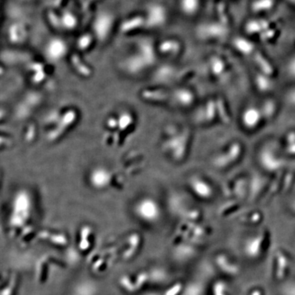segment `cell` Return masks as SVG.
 Here are the masks:
<instances>
[{"instance_id": "3", "label": "cell", "mask_w": 295, "mask_h": 295, "mask_svg": "<svg viewBox=\"0 0 295 295\" xmlns=\"http://www.w3.org/2000/svg\"><path fill=\"white\" fill-rule=\"evenodd\" d=\"M156 59L157 54L152 45L142 43L121 59L119 69L128 77H140L154 67Z\"/></svg>"}, {"instance_id": "1", "label": "cell", "mask_w": 295, "mask_h": 295, "mask_svg": "<svg viewBox=\"0 0 295 295\" xmlns=\"http://www.w3.org/2000/svg\"><path fill=\"white\" fill-rule=\"evenodd\" d=\"M192 141V132L189 127L171 125L166 126L161 140V149L173 163L186 160Z\"/></svg>"}, {"instance_id": "2", "label": "cell", "mask_w": 295, "mask_h": 295, "mask_svg": "<svg viewBox=\"0 0 295 295\" xmlns=\"http://www.w3.org/2000/svg\"><path fill=\"white\" fill-rule=\"evenodd\" d=\"M140 96L146 102L180 109L189 108L196 102V95L191 89L186 87L172 90L145 89L142 91Z\"/></svg>"}, {"instance_id": "5", "label": "cell", "mask_w": 295, "mask_h": 295, "mask_svg": "<svg viewBox=\"0 0 295 295\" xmlns=\"http://www.w3.org/2000/svg\"><path fill=\"white\" fill-rule=\"evenodd\" d=\"M114 170L104 164L91 167L87 173L89 185L96 190H103L112 185L116 175Z\"/></svg>"}, {"instance_id": "11", "label": "cell", "mask_w": 295, "mask_h": 295, "mask_svg": "<svg viewBox=\"0 0 295 295\" xmlns=\"http://www.w3.org/2000/svg\"><path fill=\"white\" fill-rule=\"evenodd\" d=\"M250 295H262V292L259 290H256L254 292L250 294Z\"/></svg>"}, {"instance_id": "8", "label": "cell", "mask_w": 295, "mask_h": 295, "mask_svg": "<svg viewBox=\"0 0 295 295\" xmlns=\"http://www.w3.org/2000/svg\"><path fill=\"white\" fill-rule=\"evenodd\" d=\"M263 115L260 110L254 106H249L242 111L240 115L241 126L247 130H255L260 127L261 122L263 121Z\"/></svg>"}, {"instance_id": "9", "label": "cell", "mask_w": 295, "mask_h": 295, "mask_svg": "<svg viewBox=\"0 0 295 295\" xmlns=\"http://www.w3.org/2000/svg\"><path fill=\"white\" fill-rule=\"evenodd\" d=\"M135 209L143 217L150 219L155 217L156 215L158 214L159 208L154 199L150 197H144L137 202Z\"/></svg>"}, {"instance_id": "6", "label": "cell", "mask_w": 295, "mask_h": 295, "mask_svg": "<svg viewBox=\"0 0 295 295\" xmlns=\"http://www.w3.org/2000/svg\"><path fill=\"white\" fill-rule=\"evenodd\" d=\"M242 153V145L238 142L231 143L230 145L221 149L212 158L211 163L216 169L223 170L233 165L237 162L239 155Z\"/></svg>"}, {"instance_id": "7", "label": "cell", "mask_w": 295, "mask_h": 295, "mask_svg": "<svg viewBox=\"0 0 295 295\" xmlns=\"http://www.w3.org/2000/svg\"><path fill=\"white\" fill-rule=\"evenodd\" d=\"M188 185L191 191L201 198H210L213 195L211 183L199 175L191 176L189 178Z\"/></svg>"}, {"instance_id": "10", "label": "cell", "mask_w": 295, "mask_h": 295, "mask_svg": "<svg viewBox=\"0 0 295 295\" xmlns=\"http://www.w3.org/2000/svg\"><path fill=\"white\" fill-rule=\"evenodd\" d=\"M263 241H264V235L259 234L255 235L252 239L247 240L245 244V253L247 257L252 258H256L259 257L261 252L263 249Z\"/></svg>"}, {"instance_id": "4", "label": "cell", "mask_w": 295, "mask_h": 295, "mask_svg": "<svg viewBox=\"0 0 295 295\" xmlns=\"http://www.w3.org/2000/svg\"><path fill=\"white\" fill-rule=\"evenodd\" d=\"M136 124V116L130 110H120L107 116L104 122L105 138L112 146H118L122 137L131 132Z\"/></svg>"}]
</instances>
